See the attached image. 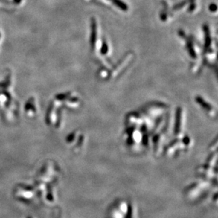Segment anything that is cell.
<instances>
[{
	"mask_svg": "<svg viewBox=\"0 0 218 218\" xmlns=\"http://www.w3.org/2000/svg\"><path fill=\"white\" fill-rule=\"evenodd\" d=\"M196 102H197L198 104H200V105H201L203 108H205V109H207V110H209V111L212 110L211 106L208 103H206L205 101H204V100L202 97H196Z\"/></svg>",
	"mask_w": 218,
	"mask_h": 218,
	"instance_id": "3",
	"label": "cell"
},
{
	"mask_svg": "<svg viewBox=\"0 0 218 218\" xmlns=\"http://www.w3.org/2000/svg\"><path fill=\"white\" fill-rule=\"evenodd\" d=\"M13 1H14V2L16 4H19V3H21V0H13Z\"/></svg>",
	"mask_w": 218,
	"mask_h": 218,
	"instance_id": "8",
	"label": "cell"
},
{
	"mask_svg": "<svg viewBox=\"0 0 218 218\" xmlns=\"http://www.w3.org/2000/svg\"><path fill=\"white\" fill-rule=\"evenodd\" d=\"M107 52H108L107 44L105 42H104L103 44V46H102V48H101V53L103 54H107Z\"/></svg>",
	"mask_w": 218,
	"mask_h": 218,
	"instance_id": "6",
	"label": "cell"
},
{
	"mask_svg": "<svg viewBox=\"0 0 218 218\" xmlns=\"http://www.w3.org/2000/svg\"><path fill=\"white\" fill-rule=\"evenodd\" d=\"M187 47H188V52H189L190 57H191L192 58H196V54L195 51L193 50V47H192L191 43H190V42H188Z\"/></svg>",
	"mask_w": 218,
	"mask_h": 218,
	"instance_id": "5",
	"label": "cell"
},
{
	"mask_svg": "<svg viewBox=\"0 0 218 218\" xmlns=\"http://www.w3.org/2000/svg\"><path fill=\"white\" fill-rule=\"evenodd\" d=\"M112 2L115 4V5L119 7V9H121V10L124 11L128 10L129 9L128 6L124 2H123L122 1H121V0H112Z\"/></svg>",
	"mask_w": 218,
	"mask_h": 218,
	"instance_id": "4",
	"label": "cell"
},
{
	"mask_svg": "<svg viewBox=\"0 0 218 218\" xmlns=\"http://www.w3.org/2000/svg\"><path fill=\"white\" fill-rule=\"evenodd\" d=\"M209 9L211 11H213V12H215V11H217V5L215 4H211L209 7Z\"/></svg>",
	"mask_w": 218,
	"mask_h": 218,
	"instance_id": "7",
	"label": "cell"
},
{
	"mask_svg": "<svg viewBox=\"0 0 218 218\" xmlns=\"http://www.w3.org/2000/svg\"><path fill=\"white\" fill-rule=\"evenodd\" d=\"M97 38V25L95 19H92L91 23V36H90V44L92 48L95 47V43Z\"/></svg>",
	"mask_w": 218,
	"mask_h": 218,
	"instance_id": "1",
	"label": "cell"
},
{
	"mask_svg": "<svg viewBox=\"0 0 218 218\" xmlns=\"http://www.w3.org/2000/svg\"><path fill=\"white\" fill-rule=\"evenodd\" d=\"M204 31H205V49H208L210 47L211 43V36H210V31L209 28H208V25H204L203 27Z\"/></svg>",
	"mask_w": 218,
	"mask_h": 218,
	"instance_id": "2",
	"label": "cell"
}]
</instances>
